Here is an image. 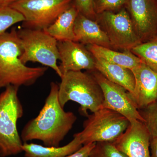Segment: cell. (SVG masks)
<instances>
[{
  "label": "cell",
  "mask_w": 157,
  "mask_h": 157,
  "mask_svg": "<svg viewBox=\"0 0 157 157\" xmlns=\"http://www.w3.org/2000/svg\"><path fill=\"white\" fill-rule=\"evenodd\" d=\"M59 85L50 84L49 94L36 117L29 121L21 132L22 141L41 140L45 146L59 147L77 120L71 112H66L59 102Z\"/></svg>",
  "instance_id": "obj_1"
},
{
  "label": "cell",
  "mask_w": 157,
  "mask_h": 157,
  "mask_svg": "<svg viewBox=\"0 0 157 157\" xmlns=\"http://www.w3.org/2000/svg\"><path fill=\"white\" fill-rule=\"evenodd\" d=\"M21 42L15 28L0 36V90L10 85L19 87L34 84L47 67H30L21 62Z\"/></svg>",
  "instance_id": "obj_2"
},
{
  "label": "cell",
  "mask_w": 157,
  "mask_h": 157,
  "mask_svg": "<svg viewBox=\"0 0 157 157\" xmlns=\"http://www.w3.org/2000/svg\"><path fill=\"white\" fill-rule=\"evenodd\" d=\"M138 110L151 138L157 137V101Z\"/></svg>",
  "instance_id": "obj_21"
},
{
  "label": "cell",
  "mask_w": 157,
  "mask_h": 157,
  "mask_svg": "<svg viewBox=\"0 0 157 157\" xmlns=\"http://www.w3.org/2000/svg\"><path fill=\"white\" fill-rule=\"evenodd\" d=\"M18 89L9 86L0 94V157L14 155L23 151V143L17 128V121L23 115Z\"/></svg>",
  "instance_id": "obj_4"
},
{
  "label": "cell",
  "mask_w": 157,
  "mask_h": 157,
  "mask_svg": "<svg viewBox=\"0 0 157 157\" xmlns=\"http://www.w3.org/2000/svg\"><path fill=\"white\" fill-rule=\"evenodd\" d=\"M131 51L142 63L157 72V36L137 45Z\"/></svg>",
  "instance_id": "obj_19"
},
{
  "label": "cell",
  "mask_w": 157,
  "mask_h": 157,
  "mask_svg": "<svg viewBox=\"0 0 157 157\" xmlns=\"http://www.w3.org/2000/svg\"><path fill=\"white\" fill-rule=\"evenodd\" d=\"M74 5L79 13L90 19L97 20L94 0H75Z\"/></svg>",
  "instance_id": "obj_24"
},
{
  "label": "cell",
  "mask_w": 157,
  "mask_h": 157,
  "mask_svg": "<svg viewBox=\"0 0 157 157\" xmlns=\"http://www.w3.org/2000/svg\"><path fill=\"white\" fill-rule=\"evenodd\" d=\"M90 157H128L111 142H97Z\"/></svg>",
  "instance_id": "obj_22"
},
{
  "label": "cell",
  "mask_w": 157,
  "mask_h": 157,
  "mask_svg": "<svg viewBox=\"0 0 157 157\" xmlns=\"http://www.w3.org/2000/svg\"><path fill=\"white\" fill-rule=\"evenodd\" d=\"M24 20L22 14L10 6L0 7V36L12 25Z\"/></svg>",
  "instance_id": "obj_20"
},
{
  "label": "cell",
  "mask_w": 157,
  "mask_h": 157,
  "mask_svg": "<svg viewBox=\"0 0 157 157\" xmlns=\"http://www.w3.org/2000/svg\"><path fill=\"white\" fill-rule=\"evenodd\" d=\"M23 48L21 62H37L53 69L60 78L62 73L57 65L59 59L56 39L44 29L23 28L17 30Z\"/></svg>",
  "instance_id": "obj_5"
},
{
  "label": "cell",
  "mask_w": 157,
  "mask_h": 157,
  "mask_svg": "<svg viewBox=\"0 0 157 157\" xmlns=\"http://www.w3.org/2000/svg\"><path fill=\"white\" fill-rule=\"evenodd\" d=\"M79 13L75 5L62 13L45 31L57 41H76L74 23Z\"/></svg>",
  "instance_id": "obj_17"
},
{
  "label": "cell",
  "mask_w": 157,
  "mask_h": 157,
  "mask_svg": "<svg viewBox=\"0 0 157 157\" xmlns=\"http://www.w3.org/2000/svg\"><path fill=\"white\" fill-rule=\"evenodd\" d=\"M86 48L96 58L102 59L110 63L119 65L132 70L142 61L131 50L119 52L96 45H86Z\"/></svg>",
  "instance_id": "obj_18"
},
{
  "label": "cell",
  "mask_w": 157,
  "mask_h": 157,
  "mask_svg": "<svg viewBox=\"0 0 157 157\" xmlns=\"http://www.w3.org/2000/svg\"><path fill=\"white\" fill-rule=\"evenodd\" d=\"M132 71L135 83L131 95L137 109H141L157 101V72L142 62Z\"/></svg>",
  "instance_id": "obj_13"
},
{
  "label": "cell",
  "mask_w": 157,
  "mask_h": 157,
  "mask_svg": "<svg viewBox=\"0 0 157 157\" xmlns=\"http://www.w3.org/2000/svg\"><path fill=\"white\" fill-rule=\"evenodd\" d=\"M57 46L62 76L70 71L96 70L94 57L84 45L76 41H58Z\"/></svg>",
  "instance_id": "obj_11"
},
{
  "label": "cell",
  "mask_w": 157,
  "mask_h": 157,
  "mask_svg": "<svg viewBox=\"0 0 157 157\" xmlns=\"http://www.w3.org/2000/svg\"><path fill=\"white\" fill-rule=\"evenodd\" d=\"M17 0H0V7L9 6Z\"/></svg>",
  "instance_id": "obj_27"
},
{
  "label": "cell",
  "mask_w": 157,
  "mask_h": 157,
  "mask_svg": "<svg viewBox=\"0 0 157 157\" xmlns=\"http://www.w3.org/2000/svg\"><path fill=\"white\" fill-rule=\"evenodd\" d=\"M150 135L144 123L130 122L128 127L113 144L128 157H151Z\"/></svg>",
  "instance_id": "obj_12"
},
{
  "label": "cell",
  "mask_w": 157,
  "mask_h": 157,
  "mask_svg": "<svg viewBox=\"0 0 157 157\" xmlns=\"http://www.w3.org/2000/svg\"><path fill=\"white\" fill-rule=\"evenodd\" d=\"M82 145L80 137L76 133L74 135L73 140L63 146H43L24 142L22 149L25 157H65L75 152Z\"/></svg>",
  "instance_id": "obj_16"
},
{
  "label": "cell",
  "mask_w": 157,
  "mask_h": 157,
  "mask_svg": "<svg viewBox=\"0 0 157 157\" xmlns=\"http://www.w3.org/2000/svg\"><path fill=\"white\" fill-rule=\"evenodd\" d=\"M96 144L91 143L85 144L75 152L65 157H90L91 152L95 146Z\"/></svg>",
  "instance_id": "obj_25"
},
{
  "label": "cell",
  "mask_w": 157,
  "mask_h": 157,
  "mask_svg": "<svg viewBox=\"0 0 157 157\" xmlns=\"http://www.w3.org/2000/svg\"><path fill=\"white\" fill-rule=\"evenodd\" d=\"M98 14L96 21L107 34L112 48L131 50L142 43L124 9L117 13L105 11Z\"/></svg>",
  "instance_id": "obj_8"
},
{
  "label": "cell",
  "mask_w": 157,
  "mask_h": 157,
  "mask_svg": "<svg viewBox=\"0 0 157 157\" xmlns=\"http://www.w3.org/2000/svg\"><path fill=\"white\" fill-rule=\"evenodd\" d=\"M150 149L151 157H157V137L151 139Z\"/></svg>",
  "instance_id": "obj_26"
},
{
  "label": "cell",
  "mask_w": 157,
  "mask_h": 157,
  "mask_svg": "<svg viewBox=\"0 0 157 157\" xmlns=\"http://www.w3.org/2000/svg\"><path fill=\"white\" fill-rule=\"evenodd\" d=\"M129 0H94L95 10L97 14L105 11H112L128 5Z\"/></svg>",
  "instance_id": "obj_23"
},
{
  "label": "cell",
  "mask_w": 157,
  "mask_h": 157,
  "mask_svg": "<svg viewBox=\"0 0 157 157\" xmlns=\"http://www.w3.org/2000/svg\"><path fill=\"white\" fill-rule=\"evenodd\" d=\"M90 72L95 77L103 91V108L120 113L126 117L129 122L138 120L144 122L131 94L125 89L109 81L96 70Z\"/></svg>",
  "instance_id": "obj_9"
},
{
  "label": "cell",
  "mask_w": 157,
  "mask_h": 157,
  "mask_svg": "<svg viewBox=\"0 0 157 157\" xmlns=\"http://www.w3.org/2000/svg\"><path fill=\"white\" fill-rule=\"evenodd\" d=\"M131 19L141 42L157 36V0H129Z\"/></svg>",
  "instance_id": "obj_10"
},
{
  "label": "cell",
  "mask_w": 157,
  "mask_h": 157,
  "mask_svg": "<svg viewBox=\"0 0 157 157\" xmlns=\"http://www.w3.org/2000/svg\"><path fill=\"white\" fill-rule=\"evenodd\" d=\"M95 58V57H94ZM95 69L109 81L122 86L131 95L134 93L135 78L132 70L95 58Z\"/></svg>",
  "instance_id": "obj_15"
},
{
  "label": "cell",
  "mask_w": 157,
  "mask_h": 157,
  "mask_svg": "<svg viewBox=\"0 0 157 157\" xmlns=\"http://www.w3.org/2000/svg\"><path fill=\"white\" fill-rule=\"evenodd\" d=\"M83 130L77 133L83 145L100 142L112 143L122 135L130 122L118 113L102 108L89 114Z\"/></svg>",
  "instance_id": "obj_6"
},
{
  "label": "cell",
  "mask_w": 157,
  "mask_h": 157,
  "mask_svg": "<svg viewBox=\"0 0 157 157\" xmlns=\"http://www.w3.org/2000/svg\"><path fill=\"white\" fill-rule=\"evenodd\" d=\"M73 1L17 0L9 6L23 16V28L45 29L72 6Z\"/></svg>",
  "instance_id": "obj_7"
},
{
  "label": "cell",
  "mask_w": 157,
  "mask_h": 157,
  "mask_svg": "<svg viewBox=\"0 0 157 157\" xmlns=\"http://www.w3.org/2000/svg\"><path fill=\"white\" fill-rule=\"evenodd\" d=\"M60 78L58 98L62 107L69 101H74L80 105V114L86 117L88 110L94 113L103 108V91L90 72L70 71Z\"/></svg>",
  "instance_id": "obj_3"
},
{
  "label": "cell",
  "mask_w": 157,
  "mask_h": 157,
  "mask_svg": "<svg viewBox=\"0 0 157 157\" xmlns=\"http://www.w3.org/2000/svg\"><path fill=\"white\" fill-rule=\"evenodd\" d=\"M76 42L83 45H96L112 49L107 34L98 24L78 13L74 27Z\"/></svg>",
  "instance_id": "obj_14"
}]
</instances>
